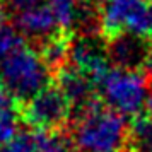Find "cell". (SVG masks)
I'll return each mask as SVG.
<instances>
[{
	"label": "cell",
	"mask_w": 152,
	"mask_h": 152,
	"mask_svg": "<svg viewBox=\"0 0 152 152\" xmlns=\"http://www.w3.org/2000/svg\"><path fill=\"white\" fill-rule=\"evenodd\" d=\"M128 137L130 126L125 116L94 101L79 110L72 130V144L77 152H125Z\"/></svg>",
	"instance_id": "1"
},
{
	"label": "cell",
	"mask_w": 152,
	"mask_h": 152,
	"mask_svg": "<svg viewBox=\"0 0 152 152\" xmlns=\"http://www.w3.org/2000/svg\"><path fill=\"white\" fill-rule=\"evenodd\" d=\"M0 80L9 96L28 103L50 87V67L39 51L24 45L0 63Z\"/></svg>",
	"instance_id": "2"
},
{
	"label": "cell",
	"mask_w": 152,
	"mask_h": 152,
	"mask_svg": "<svg viewBox=\"0 0 152 152\" xmlns=\"http://www.w3.org/2000/svg\"><path fill=\"white\" fill-rule=\"evenodd\" d=\"M106 108L121 116H135L149 99V77L132 69H110L97 84Z\"/></svg>",
	"instance_id": "3"
},
{
	"label": "cell",
	"mask_w": 152,
	"mask_h": 152,
	"mask_svg": "<svg viewBox=\"0 0 152 152\" xmlns=\"http://www.w3.org/2000/svg\"><path fill=\"white\" fill-rule=\"evenodd\" d=\"M99 26L104 34H149V5L145 0H103L99 9Z\"/></svg>",
	"instance_id": "4"
},
{
	"label": "cell",
	"mask_w": 152,
	"mask_h": 152,
	"mask_svg": "<svg viewBox=\"0 0 152 152\" xmlns=\"http://www.w3.org/2000/svg\"><path fill=\"white\" fill-rule=\"evenodd\" d=\"M70 115V104L58 87H46L26 103L22 120L38 132H51L60 128Z\"/></svg>",
	"instance_id": "5"
},
{
	"label": "cell",
	"mask_w": 152,
	"mask_h": 152,
	"mask_svg": "<svg viewBox=\"0 0 152 152\" xmlns=\"http://www.w3.org/2000/svg\"><path fill=\"white\" fill-rule=\"evenodd\" d=\"M69 62L72 63V69L84 74L94 86H97L110 70L108 50H104L92 38H79L70 43Z\"/></svg>",
	"instance_id": "6"
},
{
	"label": "cell",
	"mask_w": 152,
	"mask_h": 152,
	"mask_svg": "<svg viewBox=\"0 0 152 152\" xmlns=\"http://www.w3.org/2000/svg\"><path fill=\"white\" fill-rule=\"evenodd\" d=\"M14 28L26 38H36L46 41L55 36V33L58 31V24L50 7L45 4L39 7L14 14Z\"/></svg>",
	"instance_id": "7"
},
{
	"label": "cell",
	"mask_w": 152,
	"mask_h": 152,
	"mask_svg": "<svg viewBox=\"0 0 152 152\" xmlns=\"http://www.w3.org/2000/svg\"><path fill=\"white\" fill-rule=\"evenodd\" d=\"M149 48L145 46L144 38L133 34H118L111 38L108 46V56L120 69L138 70V65H144Z\"/></svg>",
	"instance_id": "8"
},
{
	"label": "cell",
	"mask_w": 152,
	"mask_h": 152,
	"mask_svg": "<svg viewBox=\"0 0 152 152\" xmlns=\"http://www.w3.org/2000/svg\"><path fill=\"white\" fill-rule=\"evenodd\" d=\"M58 89L67 97L70 106H77L79 110L86 108L87 104L92 103V87L94 84L87 77L77 72L72 67H65L58 74Z\"/></svg>",
	"instance_id": "9"
},
{
	"label": "cell",
	"mask_w": 152,
	"mask_h": 152,
	"mask_svg": "<svg viewBox=\"0 0 152 152\" xmlns=\"http://www.w3.org/2000/svg\"><path fill=\"white\" fill-rule=\"evenodd\" d=\"M46 5L62 31L74 29L86 15L84 0H46Z\"/></svg>",
	"instance_id": "10"
},
{
	"label": "cell",
	"mask_w": 152,
	"mask_h": 152,
	"mask_svg": "<svg viewBox=\"0 0 152 152\" xmlns=\"http://www.w3.org/2000/svg\"><path fill=\"white\" fill-rule=\"evenodd\" d=\"M128 149L132 152H152V115L133 120L130 125Z\"/></svg>",
	"instance_id": "11"
},
{
	"label": "cell",
	"mask_w": 152,
	"mask_h": 152,
	"mask_svg": "<svg viewBox=\"0 0 152 152\" xmlns=\"http://www.w3.org/2000/svg\"><path fill=\"white\" fill-rule=\"evenodd\" d=\"M69 51H70V43L65 38L60 36H53L43 43L41 48V56L46 62L50 69H58L62 67L65 60H69Z\"/></svg>",
	"instance_id": "12"
},
{
	"label": "cell",
	"mask_w": 152,
	"mask_h": 152,
	"mask_svg": "<svg viewBox=\"0 0 152 152\" xmlns=\"http://www.w3.org/2000/svg\"><path fill=\"white\" fill-rule=\"evenodd\" d=\"M22 115L14 106H2L0 108V147L7 145L19 135Z\"/></svg>",
	"instance_id": "13"
},
{
	"label": "cell",
	"mask_w": 152,
	"mask_h": 152,
	"mask_svg": "<svg viewBox=\"0 0 152 152\" xmlns=\"http://www.w3.org/2000/svg\"><path fill=\"white\" fill-rule=\"evenodd\" d=\"M22 46H24V36L17 29L7 24L0 28V63Z\"/></svg>",
	"instance_id": "14"
},
{
	"label": "cell",
	"mask_w": 152,
	"mask_h": 152,
	"mask_svg": "<svg viewBox=\"0 0 152 152\" xmlns=\"http://www.w3.org/2000/svg\"><path fill=\"white\" fill-rule=\"evenodd\" d=\"M36 152H70V144L62 133L38 132Z\"/></svg>",
	"instance_id": "15"
},
{
	"label": "cell",
	"mask_w": 152,
	"mask_h": 152,
	"mask_svg": "<svg viewBox=\"0 0 152 152\" xmlns=\"http://www.w3.org/2000/svg\"><path fill=\"white\" fill-rule=\"evenodd\" d=\"M38 132L34 133H19L7 145L0 147V152H36Z\"/></svg>",
	"instance_id": "16"
},
{
	"label": "cell",
	"mask_w": 152,
	"mask_h": 152,
	"mask_svg": "<svg viewBox=\"0 0 152 152\" xmlns=\"http://www.w3.org/2000/svg\"><path fill=\"white\" fill-rule=\"evenodd\" d=\"M7 4H9V9L14 14H19V12H24V10H29V9L45 5L46 0H7Z\"/></svg>",
	"instance_id": "17"
},
{
	"label": "cell",
	"mask_w": 152,
	"mask_h": 152,
	"mask_svg": "<svg viewBox=\"0 0 152 152\" xmlns=\"http://www.w3.org/2000/svg\"><path fill=\"white\" fill-rule=\"evenodd\" d=\"M144 69H145V75L152 77V48H149L147 58H145V62H144Z\"/></svg>",
	"instance_id": "18"
},
{
	"label": "cell",
	"mask_w": 152,
	"mask_h": 152,
	"mask_svg": "<svg viewBox=\"0 0 152 152\" xmlns=\"http://www.w3.org/2000/svg\"><path fill=\"white\" fill-rule=\"evenodd\" d=\"M7 104H9V92L5 89V86L2 84V80H0V108L7 106Z\"/></svg>",
	"instance_id": "19"
},
{
	"label": "cell",
	"mask_w": 152,
	"mask_h": 152,
	"mask_svg": "<svg viewBox=\"0 0 152 152\" xmlns=\"http://www.w3.org/2000/svg\"><path fill=\"white\" fill-rule=\"evenodd\" d=\"M5 21H7V12H5V9L2 5V2H0V28L5 26Z\"/></svg>",
	"instance_id": "20"
},
{
	"label": "cell",
	"mask_w": 152,
	"mask_h": 152,
	"mask_svg": "<svg viewBox=\"0 0 152 152\" xmlns=\"http://www.w3.org/2000/svg\"><path fill=\"white\" fill-rule=\"evenodd\" d=\"M149 36L152 38V4L149 5Z\"/></svg>",
	"instance_id": "21"
},
{
	"label": "cell",
	"mask_w": 152,
	"mask_h": 152,
	"mask_svg": "<svg viewBox=\"0 0 152 152\" xmlns=\"http://www.w3.org/2000/svg\"><path fill=\"white\" fill-rule=\"evenodd\" d=\"M147 110L152 115V91H151V94H149V99H147Z\"/></svg>",
	"instance_id": "22"
}]
</instances>
